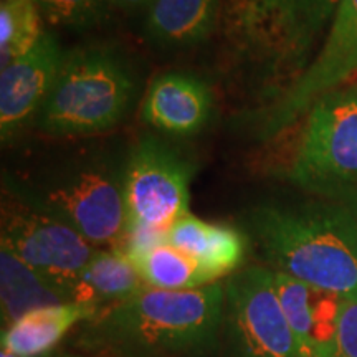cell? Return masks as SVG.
<instances>
[{
	"instance_id": "8",
	"label": "cell",
	"mask_w": 357,
	"mask_h": 357,
	"mask_svg": "<svg viewBox=\"0 0 357 357\" xmlns=\"http://www.w3.org/2000/svg\"><path fill=\"white\" fill-rule=\"evenodd\" d=\"M20 195L77 230L93 247H126L129 230L123 181L102 169H82L42 194Z\"/></svg>"
},
{
	"instance_id": "2",
	"label": "cell",
	"mask_w": 357,
	"mask_h": 357,
	"mask_svg": "<svg viewBox=\"0 0 357 357\" xmlns=\"http://www.w3.org/2000/svg\"><path fill=\"white\" fill-rule=\"evenodd\" d=\"M248 230L270 270L339 300H357V217L346 204L258 205Z\"/></svg>"
},
{
	"instance_id": "3",
	"label": "cell",
	"mask_w": 357,
	"mask_h": 357,
	"mask_svg": "<svg viewBox=\"0 0 357 357\" xmlns=\"http://www.w3.org/2000/svg\"><path fill=\"white\" fill-rule=\"evenodd\" d=\"M134 82L126 65L105 48L65 53L38 124L53 136H86L116 126L129 108Z\"/></svg>"
},
{
	"instance_id": "14",
	"label": "cell",
	"mask_w": 357,
	"mask_h": 357,
	"mask_svg": "<svg viewBox=\"0 0 357 357\" xmlns=\"http://www.w3.org/2000/svg\"><path fill=\"white\" fill-rule=\"evenodd\" d=\"M96 307L79 303H61L37 307L22 316L2 331V349L19 357L50 356L58 342L75 326L98 314Z\"/></svg>"
},
{
	"instance_id": "15",
	"label": "cell",
	"mask_w": 357,
	"mask_h": 357,
	"mask_svg": "<svg viewBox=\"0 0 357 357\" xmlns=\"http://www.w3.org/2000/svg\"><path fill=\"white\" fill-rule=\"evenodd\" d=\"M147 284L123 250H96L79 275L73 303L105 310L126 301Z\"/></svg>"
},
{
	"instance_id": "20",
	"label": "cell",
	"mask_w": 357,
	"mask_h": 357,
	"mask_svg": "<svg viewBox=\"0 0 357 357\" xmlns=\"http://www.w3.org/2000/svg\"><path fill=\"white\" fill-rule=\"evenodd\" d=\"M43 33L42 12L35 0H2L0 6L2 66L29 52Z\"/></svg>"
},
{
	"instance_id": "6",
	"label": "cell",
	"mask_w": 357,
	"mask_h": 357,
	"mask_svg": "<svg viewBox=\"0 0 357 357\" xmlns=\"http://www.w3.org/2000/svg\"><path fill=\"white\" fill-rule=\"evenodd\" d=\"M222 357H300L275 289L273 270L240 268L225 283Z\"/></svg>"
},
{
	"instance_id": "19",
	"label": "cell",
	"mask_w": 357,
	"mask_h": 357,
	"mask_svg": "<svg viewBox=\"0 0 357 357\" xmlns=\"http://www.w3.org/2000/svg\"><path fill=\"white\" fill-rule=\"evenodd\" d=\"M275 289L300 357H329L333 339L321 331L318 306L312 303L316 289L291 276L273 271Z\"/></svg>"
},
{
	"instance_id": "1",
	"label": "cell",
	"mask_w": 357,
	"mask_h": 357,
	"mask_svg": "<svg viewBox=\"0 0 357 357\" xmlns=\"http://www.w3.org/2000/svg\"><path fill=\"white\" fill-rule=\"evenodd\" d=\"M225 283L146 287L82 324L75 346L98 357H204L220 344Z\"/></svg>"
},
{
	"instance_id": "26",
	"label": "cell",
	"mask_w": 357,
	"mask_h": 357,
	"mask_svg": "<svg viewBox=\"0 0 357 357\" xmlns=\"http://www.w3.org/2000/svg\"><path fill=\"white\" fill-rule=\"evenodd\" d=\"M45 357H78V356H73V354H55V356H45Z\"/></svg>"
},
{
	"instance_id": "7",
	"label": "cell",
	"mask_w": 357,
	"mask_h": 357,
	"mask_svg": "<svg viewBox=\"0 0 357 357\" xmlns=\"http://www.w3.org/2000/svg\"><path fill=\"white\" fill-rule=\"evenodd\" d=\"M2 247L42 275L73 303L79 275L96 253L86 238L20 194L2 207Z\"/></svg>"
},
{
	"instance_id": "18",
	"label": "cell",
	"mask_w": 357,
	"mask_h": 357,
	"mask_svg": "<svg viewBox=\"0 0 357 357\" xmlns=\"http://www.w3.org/2000/svg\"><path fill=\"white\" fill-rule=\"evenodd\" d=\"M0 303L2 328L6 329L29 311L71 301L10 250L0 245Z\"/></svg>"
},
{
	"instance_id": "16",
	"label": "cell",
	"mask_w": 357,
	"mask_h": 357,
	"mask_svg": "<svg viewBox=\"0 0 357 357\" xmlns=\"http://www.w3.org/2000/svg\"><path fill=\"white\" fill-rule=\"evenodd\" d=\"M220 0H153L146 17V35L166 47H184L211 35Z\"/></svg>"
},
{
	"instance_id": "23",
	"label": "cell",
	"mask_w": 357,
	"mask_h": 357,
	"mask_svg": "<svg viewBox=\"0 0 357 357\" xmlns=\"http://www.w3.org/2000/svg\"><path fill=\"white\" fill-rule=\"evenodd\" d=\"M111 6H116L124 10H136V8L149 7L153 3V0H109Z\"/></svg>"
},
{
	"instance_id": "5",
	"label": "cell",
	"mask_w": 357,
	"mask_h": 357,
	"mask_svg": "<svg viewBox=\"0 0 357 357\" xmlns=\"http://www.w3.org/2000/svg\"><path fill=\"white\" fill-rule=\"evenodd\" d=\"M194 166L176 147L146 136L129 154L123 176L129 235H166L189 213Z\"/></svg>"
},
{
	"instance_id": "4",
	"label": "cell",
	"mask_w": 357,
	"mask_h": 357,
	"mask_svg": "<svg viewBox=\"0 0 357 357\" xmlns=\"http://www.w3.org/2000/svg\"><path fill=\"white\" fill-rule=\"evenodd\" d=\"M291 178L329 200L357 189V86L328 93L311 106Z\"/></svg>"
},
{
	"instance_id": "21",
	"label": "cell",
	"mask_w": 357,
	"mask_h": 357,
	"mask_svg": "<svg viewBox=\"0 0 357 357\" xmlns=\"http://www.w3.org/2000/svg\"><path fill=\"white\" fill-rule=\"evenodd\" d=\"M37 7L50 24L66 29H91L100 24L108 12L109 0H35Z\"/></svg>"
},
{
	"instance_id": "11",
	"label": "cell",
	"mask_w": 357,
	"mask_h": 357,
	"mask_svg": "<svg viewBox=\"0 0 357 357\" xmlns=\"http://www.w3.org/2000/svg\"><path fill=\"white\" fill-rule=\"evenodd\" d=\"M212 111V95L202 79L187 73L155 78L142 102V119L159 131L189 136L200 131Z\"/></svg>"
},
{
	"instance_id": "12",
	"label": "cell",
	"mask_w": 357,
	"mask_h": 357,
	"mask_svg": "<svg viewBox=\"0 0 357 357\" xmlns=\"http://www.w3.org/2000/svg\"><path fill=\"white\" fill-rule=\"evenodd\" d=\"M166 242L197 261L217 281L238 271L248 250V238L242 231L192 213L178 218L166 231Z\"/></svg>"
},
{
	"instance_id": "17",
	"label": "cell",
	"mask_w": 357,
	"mask_h": 357,
	"mask_svg": "<svg viewBox=\"0 0 357 357\" xmlns=\"http://www.w3.org/2000/svg\"><path fill=\"white\" fill-rule=\"evenodd\" d=\"M123 252L151 288L181 291L217 283L197 261L169 245L166 236L151 243H129Z\"/></svg>"
},
{
	"instance_id": "24",
	"label": "cell",
	"mask_w": 357,
	"mask_h": 357,
	"mask_svg": "<svg viewBox=\"0 0 357 357\" xmlns=\"http://www.w3.org/2000/svg\"><path fill=\"white\" fill-rule=\"evenodd\" d=\"M334 200L346 204L347 207H349L351 211L356 213V217H357V189L351 190V192H346L344 195H341V197H337V199H334Z\"/></svg>"
},
{
	"instance_id": "25",
	"label": "cell",
	"mask_w": 357,
	"mask_h": 357,
	"mask_svg": "<svg viewBox=\"0 0 357 357\" xmlns=\"http://www.w3.org/2000/svg\"><path fill=\"white\" fill-rule=\"evenodd\" d=\"M0 357H19V356L12 354V352H8L7 349H2V351H0Z\"/></svg>"
},
{
	"instance_id": "9",
	"label": "cell",
	"mask_w": 357,
	"mask_h": 357,
	"mask_svg": "<svg viewBox=\"0 0 357 357\" xmlns=\"http://www.w3.org/2000/svg\"><path fill=\"white\" fill-rule=\"evenodd\" d=\"M357 73V0H341L323 50L270 106L257 114L253 128L273 137L311 109L319 98L336 91Z\"/></svg>"
},
{
	"instance_id": "22",
	"label": "cell",
	"mask_w": 357,
	"mask_h": 357,
	"mask_svg": "<svg viewBox=\"0 0 357 357\" xmlns=\"http://www.w3.org/2000/svg\"><path fill=\"white\" fill-rule=\"evenodd\" d=\"M329 357H357V300H341Z\"/></svg>"
},
{
	"instance_id": "13",
	"label": "cell",
	"mask_w": 357,
	"mask_h": 357,
	"mask_svg": "<svg viewBox=\"0 0 357 357\" xmlns=\"http://www.w3.org/2000/svg\"><path fill=\"white\" fill-rule=\"evenodd\" d=\"M341 0H287L268 61L266 77L275 79L303 70V60Z\"/></svg>"
},
{
	"instance_id": "10",
	"label": "cell",
	"mask_w": 357,
	"mask_h": 357,
	"mask_svg": "<svg viewBox=\"0 0 357 357\" xmlns=\"http://www.w3.org/2000/svg\"><path fill=\"white\" fill-rule=\"evenodd\" d=\"M65 53L55 37L45 32L42 38L10 63L2 66L0 75V136L10 139L26 119L40 113Z\"/></svg>"
}]
</instances>
